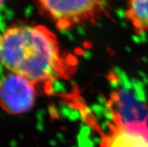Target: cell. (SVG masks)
<instances>
[{"instance_id": "cell-1", "label": "cell", "mask_w": 148, "mask_h": 147, "mask_svg": "<svg viewBox=\"0 0 148 147\" xmlns=\"http://www.w3.org/2000/svg\"><path fill=\"white\" fill-rule=\"evenodd\" d=\"M0 63L44 90H51L53 83L75 71V58L43 25L17 24L5 30L0 35Z\"/></svg>"}, {"instance_id": "cell-2", "label": "cell", "mask_w": 148, "mask_h": 147, "mask_svg": "<svg viewBox=\"0 0 148 147\" xmlns=\"http://www.w3.org/2000/svg\"><path fill=\"white\" fill-rule=\"evenodd\" d=\"M111 122L101 132L99 147H148V116L130 98L116 93L111 98Z\"/></svg>"}, {"instance_id": "cell-3", "label": "cell", "mask_w": 148, "mask_h": 147, "mask_svg": "<svg viewBox=\"0 0 148 147\" xmlns=\"http://www.w3.org/2000/svg\"><path fill=\"white\" fill-rule=\"evenodd\" d=\"M110 0H34L40 14L59 29L93 24L107 11Z\"/></svg>"}, {"instance_id": "cell-4", "label": "cell", "mask_w": 148, "mask_h": 147, "mask_svg": "<svg viewBox=\"0 0 148 147\" xmlns=\"http://www.w3.org/2000/svg\"><path fill=\"white\" fill-rule=\"evenodd\" d=\"M38 88L17 73H8L0 80V107L8 113L22 114L34 107Z\"/></svg>"}, {"instance_id": "cell-5", "label": "cell", "mask_w": 148, "mask_h": 147, "mask_svg": "<svg viewBox=\"0 0 148 147\" xmlns=\"http://www.w3.org/2000/svg\"><path fill=\"white\" fill-rule=\"evenodd\" d=\"M125 17L138 35L148 32V0H124Z\"/></svg>"}, {"instance_id": "cell-6", "label": "cell", "mask_w": 148, "mask_h": 147, "mask_svg": "<svg viewBox=\"0 0 148 147\" xmlns=\"http://www.w3.org/2000/svg\"><path fill=\"white\" fill-rule=\"evenodd\" d=\"M5 0H0V5H1L5 2Z\"/></svg>"}]
</instances>
